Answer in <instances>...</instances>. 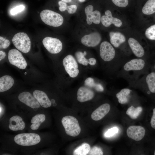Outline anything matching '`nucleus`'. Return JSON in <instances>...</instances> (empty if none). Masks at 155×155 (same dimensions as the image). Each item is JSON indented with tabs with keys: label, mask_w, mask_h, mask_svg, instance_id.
<instances>
[{
	"label": "nucleus",
	"mask_w": 155,
	"mask_h": 155,
	"mask_svg": "<svg viewBox=\"0 0 155 155\" xmlns=\"http://www.w3.org/2000/svg\"><path fill=\"white\" fill-rule=\"evenodd\" d=\"M101 40L100 34L97 32H95L84 35L81 38V42L86 46L94 47L99 44Z\"/></svg>",
	"instance_id": "obj_10"
},
{
	"label": "nucleus",
	"mask_w": 155,
	"mask_h": 155,
	"mask_svg": "<svg viewBox=\"0 0 155 155\" xmlns=\"http://www.w3.org/2000/svg\"><path fill=\"white\" fill-rule=\"evenodd\" d=\"M63 63L65 70L71 78L76 77L79 71L78 63L74 58L71 55H69L63 59Z\"/></svg>",
	"instance_id": "obj_7"
},
{
	"label": "nucleus",
	"mask_w": 155,
	"mask_h": 155,
	"mask_svg": "<svg viewBox=\"0 0 155 155\" xmlns=\"http://www.w3.org/2000/svg\"><path fill=\"white\" fill-rule=\"evenodd\" d=\"M146 61L142 58L126 61L119 71V75L123 77L133 85L139 79L146 66Z\"/></svg>",
	"instance_id": "obj_1"
},
{
	"label": "nucleus",
	"mask_w": 155,
	"mask_h": 155,
	"mask_svg": "<svg viewBox=\"0 0 155 155\" xmlns=\"http://www.w3.org/2000/svg\"><path fill=\"white\" fill-rule=\"evenodd\" d=\"M93 7L92 5H90L86 6L84 11L86 17V22L88 25H91L93 23L94 16V11H93Z\"/></svg>",
	"instance_id": "obj_27"
},
{
	"label": "nucleus",
	"mask_w": 155,
	"mask_h": 155,
	"mask_svg": "<svg viewBox=\"0 0 155 155\" xmlns=\"http://www.w3.org/2000/svg\"><path fill=\"white\" fill-rule=\"evenodd\" d=\"M145 129L140 126H131L127 129V134L130 138L136 141H139L144 137Z\"/></svg>",
	"instance_id": "obj_11"
},
{
	"label": "nucleus",
	"mask_w": 155,
	"mask_h": 155,
	"mask_svg": "<svg viewBox=\"0 0 155 155\" xmlns=\"http://www.w3.org/2000/svg\"><path fill=\"white\" fill-rule=\"evenodd\" d=\"M42 42L45 48L51 54L58 53L61 51L62 49V42L57 38L46 37L43 39Z\"/></svg>",
	"instance_id": "obj_8"
},
{
	"label": "nucleus",
	"mask_w": 155,
	"mask_h": 155,
	"mask_svg": "<svg viewBox=\"0 0 155 155\" xmlns=\"http://www.w3.org/2000/svg\"><path fill=\"white\" fill-rule=\"evenodd\" d=\"M77 7L75 5H72L67 7V10L69 14H73L75 13L77 10Z\"/></svg>",
	"instance_id": "obj_35"
},
{
	"label": "nucleus",
	"mask_w": 155,
	"mask_h": 155,
	"mask_svg": "<svg viewBox=\"0 0 155 155\" xmlns=\"http://www.w3.org/2000/svg\"><path fill=\"white\" fill-rule=\"evenodd\" d=\"M154 155H155V152H154Z\"/></svg>",
	"instance_id": "obj_47"
},
{
	"label": "nucleus",
	"mask_w": 155,
	"mask_h": 155,
	"mask_svg": "<svg viewBox=\"0 0 155 155\" xmlns=\"http://www.w3.org/2000/svg\"><path fill=\"white\" fill-rule=\"evenodd\" d=\"M145 81L150 92L155 93V72H152L147 74Z\"/></svg>",
	"instance_id": "obj_23"
},
{
	"label": "nucleus",
	"mask_w": 155,
	"mask_h": 155,
	"mask_svg": "<svg viewBox=\"0 0 155 155\" xmlns=\"http://www.w3.org/2000/svg\"><path fill=\"white\" fill-rule=\"evenodd\" d=\"M142 110V108L141 106L135 108L132 105L128 108L126 113L132 119H135L139 116Z\"/></svg>",
	"instance_id": "obj_26"
},
{
	"label": "nucleus",
	"mask_w": 155,
	"mask_h": 155,
	"mask_svg": "<svg viewBox=\"0 0 155 155\" xmlns=\"http://www.w3.org/2000/svg\"><path fill=\"white\" fill-rule=\"evenodd\" d=\"M33 94V96L42 106L46 108L51 106V102L44 92L36 90L34 91Z\"/></svg>",
	"instance_id": "obj_17"
},
{
	"label": "nucleus",
	"mask_w": 155,
	"mask_h": 155,
	"mask_svg": "<svg viewBox=\"0 0 155 155\" xmlns=\"http://www.w3.org/2000/svg\"><path fill=\"white\" fill-rule=\"evenodd\" d=\"M40 136L36 133H22L16 135L14 138L15 142L18 145L28 146L36 145L40 141Z\"/></svg>",
	"instance_id": "obj_5"
},
{
	"label": "nucleus",
	"mask_w": 155,
	"mask_h": 155,
	"mask_svg": "<svg viewBox=\"0 0 155 155\" xmlns=\"http://www.w3.org/2000/svg\"><path fill=\"white\" fill-rule=\"evenodd\" d=\"M77 99L80 102H84L92 99L94 93L90 88L86 86H82L78 89L77 93Z\"/></svg>",
	"instance_id": "obj_15"
},
{
	"label": "nucleus",
	"mask_w": 155,
	"mask_h": 155,
	"mask_svg": "<svg viewBox=\"0 0 155 155\" xmlns=\"http://www.w3.org/2000/svg\"><path fill=\"white\" fill-rule=\"evenodd\" d=\"M10 44V42L8 39H5L4 41H0V48L5 49Z\"/></svg>",
	"instance_id": "obj_36"
},
{
	"label": "nucleus",
	"mask_w": 155,
	"mask_h": 155,
	"mask_svg": "<svg viewBox=\"0 0 155 155\" xmlns=\"http://www.w3.org/2000/svg\"><path fill=\"white\" fill-rule=\"evenodd\" d=\"M85 0H79V1L81 2H84Z\"/></svg>",
	"instance_id": "obj_44"
},
{
	"label": "nucleus",
	"mask_w": 155,
	"mask_h": 155,
	"mask_svg": "<svg viewBox=\"0 0 155 155\" xmlns=\"http://www.w3.org/2000/svg\"><path fill=\"white\" fill-rule=\"evenodd\" d=\"M115 50L108 42H102L100 48V55L101 58L104 61L109 62L113 60L115 56Z\"/></svg>",
	"instance_id": "obj_9"
},
{
	"label": "nucleus",
	"mask_w": 155,
	"mask_h": 155,
	"mask_svg": "<svg viewBox=\"0 0 155 155\" xmlns=\"http://www.w3.org/2000/svg\"><path fill=\"white\" fill-rule=\"evenodd\" d=\"M105 14V15H103L101 17V22L104 26L108 27L112 24L118 27H120L121 26V21L117 18L113 17L110 11H106Z\"/></svg>",
	"instance_id": "obj_13"
},
{
	"label": "nucleus",
	"mask_w": 155,
	"mask_h": 155,
	"mask_svg": "<svg viewBox=\"0 0 155 155\" xmlns=\"http://www.w3.org/2000/svg\"><path fill=\"white\" fill-rule=\"evenodd\" d=\"M109 35L111 44L115 48L119 47L125 41V36L120 32H111Z\"/></svg>",
	"instance_id": "obj_19"
},
{
	"label": "nucleus",
	"mask_w": 155,
	"mask_h": 155,
	"mask_svg": "<svg viewBox=\"0 0 155 155\" xmlns=\"http://www.w3.org/2000/svg\"><path fill=\"white\" fill-rule=\"evenodd\" d=\"M86 54L87 52L86 51H84L83 53L80 51L75 53V57L79 63L85 66H86L88 64V59H87L85 57Z\"/></svg>",
	"instance_id": "obj_28"
},
{
	"label": "nucleus",
	"mask_w": 155,
	"mask_h": 155,
	"mask_svg": "<svg viewBox=\"0 0 155 155\" xmlns=\"http://www.w3.org/2000/svg\"><path fill=\"white\" fill-rule=\"evenodd\" d=\"M118 128L116 127H114L108 129L105 133L104 135L107 137H111L117 133Z\"/></svg>",
	"instance_id": "obj_34"
},
{
	"label": "nucleus",
	"mask_w": 155,
	"mask_h": 155,
	"mask_svg": "<svg viewBox=\"0 0 155 155\" xmlns=\"http://www.w3.org/2000/svg\"><path fill=\"white\" fill-rule=\"evenodd\" d=\"M61 123L67 135L75 137L80 133L81 128L77 119L74 117L70 115L64 117Z\"/></svg>",
	"instance_id": "obj_3"
},
{
	"label": "nucleus",
	"mask_w": 155,
	"mask_h": 155,
	"mask_svg": "<svg viewBox=\"0 0 155 155\" xmlns=\"http://www.w3.org/2000/svg\"><path fill=\"white\" fill-rule=\"evenodd\" d=\"M67 7L59 6V9L61 11H63L67 9Z\"/></svg>",
	"instance_id": "obj_42"
},
{
	"label": "nucleus",
	"mask_w": 155,
	"mask_h": 155,
	"mask_svg": "<svg viewBox=\"0 0 155 155\" xmlns=\"http://www.w3.org/2000/svg\"><path fill=\"white\" fill-rule=\"evenodd\" d=\"M59 5L60 6L67 7V5L66 3L62 1H59L58 3Z\"/></svg>",
	"instance_id": "obj_41"
},
{
	"label": "nucleus",
	"mask_w": 155,
	"mask_h": 155,
	"mask_svg": "<svg viewBox=\"0 0 155 155\" xmlns=\"http://www.w3.org/2000/svg\"><path fill=\"white\" fill-rule=\"evenodd\" d=\"M8 59L10 63L20 69H24L27 66V63L22 54L18 50H10L8 53Z\"/></svg>",
	"instance_id": "obj_6"
},
{
	"label": "nucleus",
	"mask_w": 155,
	"mask_h": 155,
	"mask_svg": "<svg viewBox=\"0 0 155 155\" xmlns=\"http://www.w3.org/2000/svg\"><path fill=\"white\" fill-rule=\"evenodd\" d=\"M12 42L15 47L22 52L27 53L31 48L30 40L25 33H17L13 37Z\"/></svg>",
	"instance_id": "obj_4"
},
{
	"label": "nucleus",
	"mask_w": 155,
	"mask_h": 155,
	"mask_svg": "<svg viewBox=\"0 0 155 155\" xmlns=\"http://www.w3.org/2000/svg\"><path fill=\"white\" fill-rule=\"evenodd\" d=\"M110 105L104 103L97 108L91 115L92 119L95 121L100 120L106 115L110 109Z\"/></svg>",
	"instance_id": "obj_16"
},
{
	"label": "nucleus",
	"mask_w": 155,
	"mask_h": 155,
	"mask_svg": "<svg viewBox=\"0 0 155 155\" xmlns=\"http://www.w3.org/2000/svg\"><path fill=\"white\" fill-rule=\"evenodd\" d=\"M14 80L9 75H4L0 78V92H3L10 89L13 86Z\"/></svg>",
	"instance_id": "obj_20"
},
{
	"label": "nucleus",
	"mask_w": 155,
	"mask_h": 155,
	"mask_svg": "<svg viewBox=\"0 0 155 155\" xmlns=\"http://www.w3.org/2000/svg\"><path fill=\"white\" fill-rule=\"evenodd\" d=\"M131 91V90L129 88H124L121 89L117 93L116 96L119 102L122 104L127 103L129 101L128 97Z\"/></svg>",
	"instance_id": "obj_21"
},
{
	"label": "nucleus",
	"mask_w": 155,
	"mask_h": 155,
	"mask_svg": "<svg viewBox=\"0 0 155 155\" xmlns=\"http://www.w3.org/2000/svg\"><path fill=\"white\" fill-rule=\"evenodd\" d=\"M142 13L146 15L152 14L155 12V0H148L142 9Z\"/></svg>",
	"instance_id": "obj_24"
},
{
	"label": "nucleus",
	"mask_w": 155,
	"mask_h": 155,
	"mask_svg": "<svg viewBox=\"0 0 155 155\" xmlns=\"http://www.w3.org/2000/svg\"><path fill=\"white\" fill-rule=\"evenodd\" d=\"M88 64L91 65H94L96 63V61L94 58H91L88 59Z\"/></svg>",
	"instance_id": "obj_39"
},
{
	"label": "nucleus",
	"mask_w": 155,
	"mask_h": 155,
	"mask_svg": "<svg viewBox=\"0 0 155 155\" xmlns=\"http://www.w3.org/2000/svg\"><path fill=\"white\" fill-rule=\"evenodd\" d=\"M150 124L152 127L155 129V108L153 109V115L151 118Z\"/></svg>",
	"instance_id": "obj_37"
},
{
	"label": "nucleus",
	"mask_w": 155,
	"mask_h": 155,
	"mask_svg": "<svg viewBox=\"0 0 155 155\" xmlns=\"http://www.w3.org/2000/svg\"><path fill=\"white\" fill-rule=\"evenodd\" d=\"M88 154L90 155H102L103 152L100 148L94 146L90 149Z\"/></svg>",
	"instance_id": "obj_31"
},
{
	"label": "nucleus",
	"mask_w": 155,
	"mask_h": 155,
	"mask_svg": "<svg viewBox=\"0 0 155 155\" xmlns=\"http://www.w3.org/2000/svg\"><path fill=\"white\" fill-rule=\"evenodd\" d=\"M26 74H27V72H25V73H24L25 75H26Z\"/></svg>",
	"instance_id": "obj_45"
},
{
	"label": "nucleus",
	"mask_w": 155,
	"mask_h": 155,
	"mask_svg": "<svg viewBox=\"0 0 155 155\" xmlns=\"http://www.w3.org/2000/svg\"><path fill=\"white\" fill-rule=\"evenodd\" d=\"M18 98L20 101L32 108H38L40 106V104L37 100L28 92L21 93L18 96Z\"/></svg>",
	"instance_id": "obj_12"
},
{
	"label": "nucleus",
	"mask_w": 155,
	"mask_h": 155,
	"mask_svg": "<svg viewBox=\"0 0 155 155\" xmlns=\"http://www.w3.org/2000/svg\"><path fill=\"white\" fill-rule=\"evenodd\" d=\"M94 89L97 91L102 92L104 90V88L100 84L97 83L96 86Z\"/></svg>",
	"instance_id": "obj_38"
},
{
	"label": "nucleus",
	"mask_w": 155,
	"mask_h": 155,
	"mask_svg": "<svg viewBox=\"0 0 155 155\" xmlns=\"http://www.w3.org/2000/svg\"><path fill=\"white\" fill-rule=\"evenodd\" d=\"M90 149V145L88 144L84 143L78 147L74 150V155H86L88 154Z\"/></svg>",
	"instance_id": "obj_25"
},
{
	"label": "nucleus",
	"mask_w": 155,
	"mask_h": 155,
	"mask_svg": "<svg viewBox=\"0 0 155 155\" xmlns=\"http://www.w3.org/2000/svg\"><path fill=\"white\" fill-rule=\"evenodd\" d=\"M85 86L89 88H94L96 87L97 83H95L93 78L91 77L87 78L84 81Z\"/></svg>",
	"instance_id": "obj_30"
},
{
	"label": "nucleus",
	"mask_w": 155,
	"mask_h": 155,
	"mask_svg": "<svg viewBox=\"0 0 155 155\" xmlns=\"http://www.w3.org/2000/svg\"><path fill=\"white\" fill-rule=\"evenodd\" d=\"M145 35L148 39L155 40V24L151 26L146 29Z\"/></svg>",
	"instance_id": "obj_29"
},
{
	"label": "nucleus",
	"mask_w": 155,
	"mask_h": 155,
	"mask_svg": "<svg viewBox=\"0 0 155 155\" xmlns=\"http://www.w3.org/2000/svg\"><path fill=\"white\" fill-rule=\"evenodd\" d=\"M117 6L121 7H126L128 4V0H112Z\"/></svg>",
	"instance_id": "obj_32"
},
{
	"label": "nucleus",
	"mask_w": 155,
	"mask_h": 155,
	"mask_svg": "<svg viewBox=\"0 0 155 155\" xmlns=\"http://www.w3.org/2000/svg\"><path fill=\"white\" fill-rule=\"evenodd\" d=\"M61 1L65 3H69L70 2L71 0H61Z\"/></svg>",
	"instance_id": "obj_43"
},
{
	"label": "nucleus",
	"mask_w": 155,
	"mask_h": 155,
	"mask_svg": "<svg viewBox=\"0 0 155 155\" xmlns=\"http://www.w3.org/2000/svg\"><path fill=\"white\" fill-rule=\"evenodd\" d=\"M154 69H155V65H154Z\"/></svg>",
	"instance_id": "obj_46"
},
{
	"label": "nucleus",
	"mask_w": 155,
	"mask_h": 155,
	"mask_svg": "<svg viewBox=\"0 0 155 155\" xmlns=\"http://www.w3.org/2000/svg\"><path fill=\"white\" fill-rule=\"evenodd\" d=\"M24 9V6L23 5H18L11 10L10 13L12 15H15L23 11Z\"/></svg>",
	"instance_id": "obj_33"
},
{
	"label": "nucleus",
	"mask_w": 155,
	"mask_h": 155,
	"mask_svg": "<svg viewBox=\"0 0 155 155\" xmlns=\"http://www.w3.org/2000/svg\"><path fill=\"white\" fill-rule=\"evenodd\" d=\"M45 119V116L44 114H38L32 117L31 122L32 124L31 126V129L33 130L37 129L40 127L41 124L43 122Z\"/></svg>",
	"instance_id": "obj_22"
},
{
	"label": "nucleus",
	"mask_w": 155,
	"mask_h": 155,
	"mask_svg": "<svg viewBox=\"0 0 155 155\" xmlns=\"http://www.w3.org/2000/svg\"><path fill=\"white\" fill-rule=\"evenodd\" d=\"M6 55L5 53L3 51H0V61L4 59Z\"/></svg>",
	"instance_id": "obj_40"
},
{
	"label": "nucleus",
	"mask_w": 155,
	"mask_h": 155,
	"mask_svg": "<svg viewBox=\"0 0 155 155\" xmlns=\"http://www.w3.org/2000/svg\"><path fill=\"white\" fill-rule=\"evenodd\" d=\"M128 42L134 55L138 58H142L145 54V51L140 44L136 40L131 37L129 39Z\"/></svg>",
	"instance_id": "obj_14"
},
{
	"label": "nucleus",
	"mask_w": 155,
	"mask_h": 155,
	"mask_svg": "<svg viewBox=\"0 0 155 155\" xmlns=\"http://www.w3.org/2000/svg\"><path fill=\"white\" fill-rule=\"evenodd\" d=\"M40 16L43 22L51 26H59L63 22V18L60 14L50 10H42L40 13Z\"/></svg>",
	"instance_id": "obj_2"
},
{
	"label": "nucleus",
	"mask_w": 155,
	"mask_h": 155,
	"mask_svg": "<svg viewBox=\"0 0 155 155\" xmlns=\"http://www.w3.org/2000/svg\"><path fill=\"white\" fill-rule=\"evenodd\" d=\"M25 125L22 118L18 115L14 116L9 119V129L13 131L23 129Z\"/></svg>",
	"instance_id": "obj_18"
}]
</instances>
